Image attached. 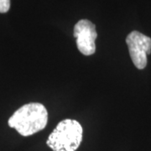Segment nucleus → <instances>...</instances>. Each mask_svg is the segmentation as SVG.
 Wrapping results in <instances>:
<instances>
[{
  "instance_id": "nucleus-1",
  "label": "nucleus",
  "mask_w": 151,
  "mask_h": 151,
  "mask_svg": "<svg viewBox=\"0 0 151 151\" xmlns=\"http://www.w3.org/2000/svg\"><path fill=\"white\" fill-rule=\"evenodd\" d=\"M48 121V113L43 104L31 103L22 106L9 119V126L27 137L43 130Z\"/></svg>"
},
{
  "instance_id": "nucleus-2",
  "label": "nucleus",
  "mask_w": 151,
  "mask_h": 151,
  "mask_svg": "<svg viewBox=\"0 0 151 151\" xmlns=\"http://www.w3.org/2000/svg\"><path fill=\"white\" fill-rule=\"evenodd\" d=\"M82 127L77 121L65 119L57 124L46 141L53 151H76L82 140Z\"/></svg>"
},
{
  "instance_id": "nucleus-3",
  "label": "nucleus",
  "mask_w": 151,
  "mask_h": 151,
  "mask_svg": "<svg viewBox=\"0 0 151 151\" xmlns=\"http://www.w3.org/2000/svg\"><path fill=\"white\" fill-rule=\"evenodd\" d=\"M126 43L134 65L139 70L147 65V55L151 53V38L139 31H132L126 38Z\"/></svg>"
},
{
  "instance_id": "nucleus-4",
  "label": "nucleus",
  "mask_w": 151,
  "mask_h": 151,
  "mask_svg": "<svg viewBox=\"0 0 151 151\" xmlns=\"http://www.w3.org/2000/svg\"><path fill=\"white\" fill-rule=\"evenodd\" d=\"M74 37L78 50L84 55H91L96 51L95 40L97 37L96 26L90 20L81 19L74 26Z\"/></svg>"
},
{
  "instance_id": "nucleus-5",
  "label": "nucleus",
  "mask_w": 151,
  "mask_h": 151,
  "mask_svg": "<svg viewBox=\"0 0 151 151\" xmlns=\"http://www.w3.org/2000/svg\"><path fill=\"white\" fill-rule=\"evenodd\" d=\"M10 9V0H0V13H7Z\"/></svg>"
}]
</instances>
